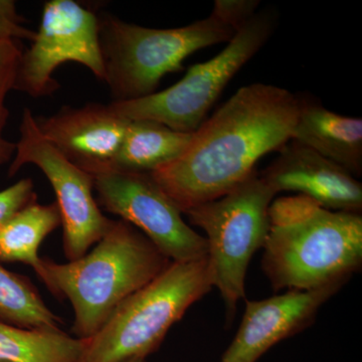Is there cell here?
I'll list each match as a JSON object with an SVG mask.
<instances>
[{
    "instance_id": "1",
    "label": "cell",
    "mask_w": 362,
    "mask_h": 362,
    "mask_svg": "<svg viewBox=\"0 0 362 362\" xmlns=\"http://www.w3.org/2000/svg\"><path fill=\"white\" fill-rule=\"evenodd\" d=\"M299 109L300 98L284 88L245 86L202 124L178 158L150 175L181 214L220 199L292 139Z\"/></svg>"
},
{
    "instance_id": "2",
    "label": "cell",
    "mask_w": 362,
    "mask_h": 362,
    "mask_svg": "<svg viewBox=\"0 0 362 362\" xmlns=\"http://www.w3.org/2000/svg\"><path fill=\"white\" fill-rule=\"evenodd\" d=\"M261 266L274 291L347 283L362 267L361 214L333 211L303 195L269 209Z\"/></svg>"
},
{
    "instance_id": "3",
    "label": "cell",
    "mask_w": 362,
    "mask_h": 362,
    "mask_svg": "<svg viewBox=\"0 0 362 362\" xmlns=\"http://www.w3.org/2000/svg\"><path fill=\"white\" fill-rule=\"evenodd\" d=\"M170 263L144 233L119 220L82 258L65 264L42 259L35 272L54 296L70 302L75 337L89 339Z\"/></svg>"
},
{
    "instance_id": "4",
    "label": "cell",
    "mask_w": 362,
    "mask_h": 362,
    "mask_svg": "<svg viewBox=\"0 0 362 362\" xmlns=\"http://www.w3.org/2000/svg\"><path fill=\"white\" fill-rule=\"evenodd\" d=\"M207 257L171 262L123 302L94 337L85 339L78 362L147 359L188 309L213 289Z\"/></svg>"
},
{
    "instance_id": "5",
    "label": "cell",
    "mask_w": 362,
    "mask_h": 362,
    "mask_svg": "<svg viewBox=\"0 0 362 362\" xmlns=\"http://www.w3.org/2000/svg\"><path fill=\"white\" fill-rule=\"evenodd\" d=\"M235 33L209 16L192 25L151 28L99 16L103 82L114 101H129L156 92L162 78L182 70L183 62L211 45L230 42Z\"/></svg>"
},
{
    "instance_id": "6",
    "label": "cell",
    "mask_w": 362,
    "mask_h": 362,
    "mask_svg": "<svg viewBox=\"0 0 362 362\" xmlns=\"http://www.w3.org/2000/svg\"><path fill=\"white\" fill-rule=\"evenodd\" d=\"M276 195L256 170L232 192L185 214L206 233L211 280L225 303L228 325L246 297L247 268L265 245L269 209Z\"/></svg>"
},
{
    "instance_id": "7",
    "label": "cell",
    "mask_w": 362,
    "mask_h": 362,
    "mask_svg": "<svg viewBox=\"0 0 362 362\" xmlns=\"http://www.w3.org/2000/svg\"><path fill=\"white\" fill-rule=\"evenodd\" d=\"M277 25V11H259L218 56L192 66L180 82L150 96L109 105L129 121L153 120L178 132L194 133L226 85L261 51Z\"/></svg>"
},
{
    "instance_id": "8",
    "label": "cell",
    "mask_w": 362,
    "mask_h": 362,
    "mask_svg": "<svg viewBox=\"0 0 362 362\" xmlns=\"http://www.w3.org/2000/svg\"><path fill=\"white\" fill-rule=\"evenodd\" d=\"M94 180L100 209L120 216L144 233L171 262L207 257V242L192 230L182 214L147 173L100 166L87 171Z\"/></svg>"
},
{
    "instance_id": "9",
    "label": "cell",
    "mask_w": 362,
    "mask_h": 362,
    "mask_svg": "<svg viewBox=\"0 0 362 362\" xmlns=\"http://www.w3.org/2000/svg\"><path fill=\"white\" fill-rule=\"evenodd\" d=\"M20 135L8 176L13 177L25 164H35L42 171L56 194L66 258L68 262L82 258L101 240L113 223L104 216L95 199L92 175L45 139L30 108L23 112Z\"/></svg>"
},
{
    "instance_id": "10",
    "label": "cell",
    "mask_w": 362,
    "mask_h": 362,
    "mask_svg": "<svg viewBox=\"0 0 362 362\" xmlns=\"http://www.w3.org/2000/svg\"><path fill=\"white\" fill-rule=\"evenodd\" d=\"M69 62L104 81L99 16L75 0H49L32 45L23 52L14 90L33 98L54 94L59 88L54 71Z\"/></svg>"
},
{
    "instance_id": "11",
    "label": "cell",
    "mask_w": 362,
    "mask_h": 362,
    "mask_svg": "<svg viewBox=\"0 0 362 362\" xmlns=\"http://www.w3.org/2000/svg\"><path fill=\"white\" fill-rule=\"evenodd\" d=\"M346 283L308 291L290 290L263 300H247L242 322L221 362H257L279 342L310 327L324 305Z\"/></svg>"
},
{
    "instance_id": "12",
    "label": "cell",
    "mask_w": 362,
    "mask_h": 362,
    "mask_svg": "<svg viewBox=\"0 0 362 362\" xmlns=\"http://www.w3.org/2000/svg\"><path fill=\"white\" fill-rule=\"evenodd\" d=\"M259 173L276 194L296 192L333 211L361 214L362 185L334 162L294 140Z\"/></svg>"
},
{
    "instance_id": "13",
    "label": "cell",
    "mask_w": 362,
    "mask_h": 362,
    "mask_svg": "<svg viewBox=\"0 0 362 362\" xmlns=\"http://www.w3.org/2000/svg\"><path fill=\"white\" fill-rule=\"evenodd\" d=\"M37 128L66 158L89 171L111 165L122 144L129 120L110 105L63 107L49 117H35Z\"/></svg>"
},
{
    "instance_id": "14",
    "label": "cell",
    "mask_w": 362,
    "mask_h": 362,
    "mask_svg": "<svg viewBox=\"0 0 362 362\" xmlns=\"http://www.w3.org/2000/svg\"><path fill=\"white\" fill-rule=\"evenodd\" d=\"M291 140L334 162L354 177L362 175L361 118L340 115L320 102L300 98Z\"/></svg>"
},
{
    "instance_id": "15",
    "label": "cell",
    "mask_w": 362,
    "mask_h": 362,
    "mask_svg": "<svg viewBox=\"0 0 362 362\" xmlns=\"http://www.w3.org/2000/svg\"><path fill=\"white\" fill-rule=\"evenodd\" d=\"M194 133L178 132L153 120H133L112 168L151 173L170 163L187 148Z\"/></svg>"
},
{
    "instance_id": "16",
    "label": "cell",
    "mask_w": 362,
    "mask_h": 362,
    "mask_svg": "<svg viewBox=\"0 0 362 362\" xmlns=\"http://www.w3.org/2000/svg\"><path fill=\"white\" fill-rule=\"evenodd\" d=\"M85 343L61 328L28 329L0 321V362H78Z\"/></svg>"
},
{
    "instance_id": "17",
    "label": "cell",
    "mask_w": 362,
    "mask_h": 362,
    "mask_svg": "<svg viewBox=\"0 0 362 362\" xmlns=\"http://www.w3.org/2000/svg\"><path fill=\"white\" fill-rule=\"evenodd\" d=\"M61 225L56 202H35L23 207L0 226V261L25 264L35 270L42 262L40 245Z\"/></svg>"
},
{
    "instance_id": "18",
    "label": "cell",
    "mask_w": 362,
    "mask_h": 362,
    "mask_svg": "<svg viewBox=\"0 0 362 362\" xmlns=\"http://www.w3.org/2000/svg\"><path fill=\"white\" fill-rule=\"evenodd\" d=\"M0 321L18 327L59 328L62 318L45 305L30 279L0 265Z\"/></svg>"
},
{
    "instance_id": "19",
    "label": "cell",
    "mask_w": 362,
    "mask_h": 362,
    "mask_svg": "<svg viewBox=\"0 0 362 362\" xmlns=\"http://www.w3.org/2000/svg\"><path fill=\"white\" fill-rule=\"evenodd\" d=\"M23 52L18 40H0V135L8 121L6 96L16 88Z\"/></svg>"
},
{
    "instance_id": "20",
    "label": "cell",
    "mask_w": 362,
    "mask_h": 362,
    "mask_svg": "<svg viewBox=\"0 0 362 362\" xmlns=\"http://www.w3.org/2000/svg\"><path fill=\"white\" fill-rule=\"evenodd\" d=\"M259 0H216L211 16L237 33L254 18Z\"/></svg>"
},
{
    "instance_id": "21",
    "label": "cell",
    "mask_w": 362,
    "mask_h": 362,
    "mask_svg": "<svg viewBox=\"0 0 362 362\" xmlns=\"http://www.w3.org/2000/svg\"><path fill=\"white\" fill-rule=\"evenodd\" d=\"M35 185L30 178H23L0 192V226L23 207L37 202Z\"/></svg>"
},
{
    "instance_id": "22",
    "label": "cell",
    "mask_w": 362,
    "mask_h": 362,
    "mask_svg": "<svg viewBox=\"0 0 362 362\" xmlns=\"http://www.w3.org/2000/svg\"><path fill=\"white\" fill-rule=\"evenodd\" d=\"M25 20L18 13L16 1L0 0V40H28L33 42L35 30L25 25Z\"/></svg>"
},
{
    "instance_id": "23",
    "label": "cell",
    "mask_w": 362,
    "mask_h": 362,
    "mask_svg": "<svg viewBox=\"0 0 362 362\" xmlns=\"http://www.w3.org/2000/svg\"><path fill=\"white\" fill-rule=\"evenodd\" d=\"M14 153H16V143L8 141L0 135V165L11 161V158H13Z\"/></svg>"
},
{
    "instance_id": "24",
    "label": "cell",
    "mask_w": 362,
    "mask_h": 362,
    "mask_svg": "<svg viewBox=\"0 0 362 362\" xmlns=\"http://www.w3.org/2000/svg\"><path fill=\"white\" fill-rule=\"evenodd\" d=\"M125 362H148V361H147V359L135 358V359H131V361H125Z\"/></svg>"
}]
</instances>
